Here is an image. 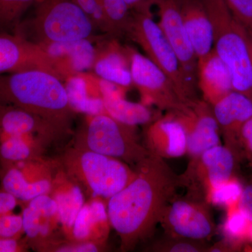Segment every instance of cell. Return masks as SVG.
Segmentation results:
<instances>
[{
    "mask_svg": "<svg viewBox=\"0 0 252 252\" xmlns=\"http://www.w3.org/2000/svg\"><path fill=\"white\" fill-rule=\"evenodd\" d=\"M177 179L161 157L153 154L137 165L135 177L109 199V223L128 250L152 233L164 216Z\"/></svg>",
    "mask_w": 252,
    "mask_h": 252,
    "instance_id": "cell-1",
    "label": "cell"
},
{
    "mask_svg": "<svg viewBox=\"0 0 252 252\" xmlns=\"http://www.w3.org/2000/svg\"><path fill=\"white\" fill-rule=\"evenodd\" d=\"M63 79L43 69L0 74V102L39 116L68 135L74 112Z\"/></svg>",
    "mask_w": 252,
    "mask_h": 252,
    "instance_id": "cell-2",
    "label": "cell"
},
{
    "mask_svg": "<svg viewBox=\"0 0 252 252\" xmlns=\"http://www.w3.org/2000/svg\"><path fill=\"white\" fill-rule=\"evenodd\" d=\"M211 21L214 49L231 74L234 91L252 99V65L248 31L232 14L225 0H200Z\"/></svg>",
    "mask_w": 252,
    "mask_h": 252,
    "instance_id": "cell-3",
    "label": "cell"
},
{
    "mask_svg": "<svg viewBox=\"0 0 252 252\" xmlns=\"http://www.w3.org/2000/svg\"><path fill=\"white\" fill-rule=\"evenodd\" d=\"M57 166L94 198L109 199L135 177L126 162L73 146L56 160Z\"/></svg>",
    "mask_w": 252,
    "mask_h": 252,
    "instance_id": "cell-4",
    "label": "cell"
},
{
    "mask_svg": "<svg viewBox=\"0 0 252 252\" xmlns=\"http://www.w3.org/2000/svg\"><path fill=\"white\" fill-rule=\"evenodd\" d=\"M33 17L20 24L15 34L29 32L38 45L94 39L97 31L72 0H36Z\"/></svg>",
    "mask_w": 252,
    "mask_h": 252,
    "instance_id": "cell-5",
    "label": "cell"
},
{
    "mask_svg": "<svg viewBox=\"0 0 252 252\" xmlns=\"http://www.w3.org/2000/svg\"><path fill=\"white\" fill-rule=\"evenodd\" d=\"M74 146L135 165L150 154L137 142L135 126L122 124L107 114L89 115Z\"/></svg>",
    "mask_w": 252,
    "mask_h": 252,
    "instance_id": "cell-6",
    "label": "cell"
},
{
    "mask_svg": "<svg viewBox=\"0 0 252 252\" xmlns=\"http://www.w3.org/2000/svg\"><path fill=\"white\" fill-rule=\"evenodd\" d=\"M146 56L173 83L186 102H192V81L184 70L171 44L152 14L132 13L127 32Z\"/></svg>",
    "mask_w": 252,
    "mask_h": 252,
    "instance_id": "cell-7",
    "label": "cell"
},
{
    "mask_svg": "<svg viewBox=\"0 0 252 252\" xmlns=\"http://www.w3.org/2000/svg\"><path fill=\"white\" fill-rule=\"evenodd\" d=\"M127 51L132 82L144 104H152L176 112L190 103L182 98L171 80L147 56L130 48Z\"/></svg>",
    "mask_w": 252,
    "mask_h": 252,
    "instance_id": "cell-8",
    "label": "cell"
},
{
    "mask_svg": "<svg viewBox=\"0 0 252 252\" xmlns=\"http://www.w3.org/2000/svg\"><path fill=\"white\" fill-rule=\"evenodd\" d=\"M56 165L44 159L17 165H3L1 173L2 189L18 201H31L36 197L49 195Z\"/></svg>",
    "mask_w": 252,
    "mask_h": 252,
    "instance_id": "cell-9",
    "label": "cell"
},
{
    "mask_svg": "<svg viewBox=\"0 0 252 252\" xmlns=\"http://www.w3.org/2000/svg\"><path fill=\"white\" fill-rule=\"evenodd\" d=\"M39 69L65 79L56 60L41 46L18 34H0V74Z\"/></svg>",
    "mask_w": 252,
    "mask_h": 252,
    "instance_id": "cell-10",
    "label": "cell"
},
{
    "mask_svg": "<svg viewBox=\"0 0 252 252\" xmlns=\"http://www.w3.org/2000/svg\"><path fill=\"white\" fill-rule=\"evenodd\" d=\"M22 217L24 234L31 248L49 252L61 240L57 233L61 224L57 204L49 195H40L28 202Z\"/></svg>",
    "mask_w": 252,
    "mask_h": 252,
    "instance_id": "cell-11",
    "label": "cell"
},
{
    "mask_svg": "<svg viewBox=\"0 0 252 252\" xmlns=\"http://www.w3.org/2000/svg\"><path fill=\"white\" fill-rule=\"evenodd\" d=\"M158 6L159 26L171 44L184 70L193 81L198 71V59L187 35L182 14L181 0H155Z\"/></svg>",
    "mask_w": 252,
    "mask_h": 252,
    "instance_id": "cell-12",
    "label": "cell"
},
{
    "mask_svg": "<svg viewBox=\"0 0 252 252\" xmlns=\"http://www.w3.org/2000/svg\"><path fill=\"white\" fill-rule=\"evenodd\" d=\"M67 135L39 116L0 102V140L9 137H34L51 144Z\"/></svg>",
    "mask_w": 252,
    "mask_h": 252,
    "instance_id": "cell-13",
    "label": "cell"
},
{
    "mask_svg": "<svg viewBox=\"0 0 252 252\" xmlns=\"http://www.w3.org/2000/svg\"><path fill=\"white\" fill-rule=\"evenodd\" d=\"M164 215L176 234L192 240H203L213 233V223L207 212L196 204L177 200L167 207Z\"/></svg>",
    "mask_w": 252,
    "mask_h": 252,
    "instance_id": "cell-14",
    "label": "cell"
},
{
    "mask_svg": "<svg viewBox=\"0 0 252 252\" xmlns=\"http://www.w3.org/2000/svg\"><path fill=\"white\" fill-rule=\"evenodd\" d=\"M49 195L57 204L61 227L67 240L78 214L85 204L84 193L79 185L56 164Z\"/></svg>",
    "mask_w": 252,
    "mask_h": 252,
    "instance_id": "cell-15",
    "label": "cell"
},
{
    "mask_svg": "<svg viewBox=\"0 0 252 252\" xmlns=\"http://www.w3.org/2000/svg\"><path fill=\"white\" fill-rule=\"evenodd\" d=\"M147 135L151 154L161 158H177L187 152V130L175 115L154 122Z\"/></svg>",
    "mask_w": 252,
    "mask_h": 252,
    "instance_id": "cell-16",
    "label": "cell"
},
{
    "mask_svg": "<svg viewBox=\"0 0 252 252\" xmlns=\"http://www.w3.org/2000/svg\"><path fill=\"white\" fill-rule=\"evenodd\" d=\"M96 76L127 89L133 85L127 48L124 49L116 41H111L101 49H96L92 68Z\"/></svg>",
    "mask_w": 252,
    "mask_h": 252,
    "instance_id": "cell-17",
    "label": "cell"
},
{
    "mask_svg": "<svg viewBox=\"0 0 252 252\" xmlns=\"http://www.w3.org/2000/svg\"><path fill=\"white\" fill-rule=\"evenodd\" d=\"M181 14L198 61L214 49L211 21L200 0H181Z\"/></svg>",
    "mask_w": 252,
    "mask_h": 252,
    "instance_id": "cell-18",
    "label": "cell"
},
{
    "mask_svg": "<svg viewBox=\"0 0 252 252\" xmlns=\"http://www.w3.org/2000/svg\"><path fill=\"white\" fill-rule=\"evenodd\" d=\"M198 74L200 90L212 105L234 91L229 69L215 49L198 60Z\"/></svg>",
    "mask_w": 252,
    "mask_h": 252,
    "instance_id": "cell-19",
    "label": "cell"
},
{
    "mask_svg": "<svg viewBox=\"0 0 252 252\" xmlns=\"http://www.w3.org/2000/svg\"><path fill=\"white\" fill-rule=\"evenodd\" d=\"M56 60L65 79L92 68L96 48L90 39L52 43L40 46Z\"/></svg>",
    "mask_w": 252,
    "mask_h": 252,
    "instance_id": "cell-20",
    "label": "cell"
},
{
    "mask_svg": "<svg viewBox=\"0 0 252 252\" xmlns=\"http://www.w3.org/2000/svg\"><path fill=\"white\" fill-rule=\"evenodd\" d=\"M107 209L102 200L94 198L84 204L78 214L68 240L104 244L109 233Z\"/></svg>",
    "mask_w": 252,
    "mask_h": 252,
    "instance_id": "cell-21",
    "label": "cell"
},
{
    "mask_svg": "<svg viewBox=\"0 0 252 252\" xmlns=\"http://www.w3.org/2000/svg\"><path fill=\"white\" fill-rule=\"evenodd\" d=\"M213 106L214 116L229 140L240 137L244 124L252 117V99L233 91Z\"/></svg>",
    "mask_w": 252,
    "mask_h": 252,
    "instance_id": "cell-22",
    "label": "cell"
},
{
    "mask_svg": "<svg viewBox=\"0 0 252 252\" xmlns=\"http://www.w3.org/2000/svg\"><path fill=\"white\" fill-rule=\"evenodd\" d=\"M50 144L34 137H9L0 140L1 166L36 161Z\"/></svg>",
    "mask_w": 252,
    "mask_h": 252,
    "instance_id": "cell-23",
    "label": "cell"
},
{
    "mask_svg": "<svg viewBox=\"0 0 252 252\" xmlns=\"http://www.w3.org/2000/svg\"><path fill=\"white\" fill-rule=\"evenodd\" d=\"M124 92L102 95L106 114L118 122L131 126L144 125L152 121V113L144 104L126 100Z\"/></svg>",
    "mask_w": 252,
    "mask_h": 252,
    "instance_id": "cell-24",
    "label": "cell"
},
{
    "mask_svg": "<svg viewBox=\"0 0 252 252\" xmlns=\"http://www.w3.org/2000/svg\"><path fill=\"white\" fill-rule=\"evenodd\" d=\"M64 84L69 105L74 112L87 115L106 114L103 99L92 95L88 89L87 81L79 74L69 76Z\"/></svg>",
    "mask_w": 252,
    "mask_h": 252,
    "instance_id": "cell-25",
    "label": "cell"
},
{
    "mask_svg": "<svg viewBox=\"0 0 252 252\" xmlns=\"http://www.w3.org/2000/svg\"><path fill=\"white\" fill-rule=\"evenodd\" d=\"M200 157L212 188L231 179L235 160L229 149L220 145L215 146L205 151Z\"/></svg>",
    "mask_w": 252,
    "mask_h": 252,
    "instance_id": "cell-26",
    "label": "cell"
},
{
    "mask_svg": "<svg viewBox=\"0 0 252 252\" xmlns=\"http://www.w3.org/2000/svg\"><path fill=\"white\" fill-rule=\"evenodd\" d=\"M36 0H0V31H14L21 23V18Z\"/></svg>",
    "mask_w": 252,
    "mask_h": 252,
    "instance_id": "cell-27",
    "label": "cell"
},
{
    "mask_svg": "<svg viewBox=\"0 0 252 252\" xmlns=\"http://www.w3.org/2000/svg\"><path fill=\"white\" fill-rule=\"evenodd\" d=\"M103 7L116 35L127 32L130 25L132 12L124 0H97Z\"/></svg>",
    "mask_w": 252,
    "mask_h": 252,
    "instance_id": "cell-28",
    "label": "cell"
},
{
    "mask_svg": "<svg viewBox=\"0 0 252 252\" xmlns=\"http://www.w3.org/2000/svg\"><path fill=\"white\" fill-rule=\"evenodd\" d=\"M94 23L97 31L116 35L105 11L97 0H72Z\"/></svg>",
    "mask_w": 252,
    "mask_h": 252,
    "instance_id": "cell-29",
    "label": "cell"
},
{
    "mask_svg": "<svg viewBox=\"0 0 252 252\" xmlns=\"http://www.w3.org/2000/svg\"><path fill=\"white\" fill-rule=\"evenodd\" d=\"M211 189L210 196L212 203L229 207L238 205L243 192V188L238 181L231 179Z\"/></svg>",
    "mask_w": 252,
    "mask_h": 252,
    "instance_id": "cell-30",
    "label": "cell"
},
{
    "mask_svg": "<svg viewBox=\"0 0 252 252\" xmlns=\"http://www.w3.org/2000/svg\"><path fill=\"white\" fill-rule=\"evenodd\" d=\"M230 208L231 210L225 222V230L232 238H240L249 233L252 223L245 214L239 210L238 205Z\"/></svg>",
    "mask_w": 252,
    "mask_h": 252,
    "instance_id": "cell-31",
    "label": "cell"
},
{
    "mask_svg": "<svg viewBox=\"0 0 252 252\" xmlns=\"http://www.w3.org/2000/svg\"><path fill=\"white\" fill-rule=\"evenodd\" d=\"M24 234L22 215H0V239L20 238Z\"/></svg>",
    "mask_w": 252,
    "mask_h": 252,
    "instance_id": "cell-32",
    "label": "cell"
},
{
    "mask_svg": "<svg viewBox=\"0 0 252 252\" xmlns=\"http://www.w3.org/2000/svg\"><path fill=\"white\" fill-rule=\"evenodd\" d=\"M234 17L249 31L252 28V0H225Z\"/></svg>",
    "mask_w": 252,
    "mask_h": 252,
    "instance_id": "cell-33",
    "label": "cell"
},
{
    "mask_svg": "<svg viewBox=\"0 0 252 252\" xmlns=\"http://www.w3.org/2000/svg\"><path fill=\"white\" fill-rule=\"evenodd\" d=\"M104 244L95 242H79L60 240L50 249L49 252H96L103 249Z\"/></svg>",
    "mask_w": 252,
    "mask_h": 252,
    "instance_id": "cell-34",
    "label": "cell"
},
{
    "mask_svg": "<svg viewBox=\"0 0 252 252\" xmlns=\"http://www.w3.org/2000/svg\"><path fill=\"white\" fill-rule=\"evenodd\" d=\"M28 244L26 239H0V252H22L28 250Z\"/></svg>",
    "mask_w": 252,
    "mask_h": 252,
    "instance_id": "cell-35",
    "label": "cell"
},
{
    "mask_svg": "<svg viewBox=\"0 0 252 252\" xmlns=\"http://www.w3.org/2000/svg\"><path fill=\"white\" fill-rule=\"evenodd\" d=\"M238 207L252 223V183L243 189Z\"/></svg>",
    "mask_w": 252,
    "mask_h": 252,
    "instance_id": "cell-36",
    "label": "cell"
},
{
    "mask_svg": "<svg viewBox=\"0 0 252 252\" xmlns=\"http://www.w3.org/2000/svg\"><path fill=\"white\" fill-rule=\"evenodd\" d=\"M18 199L4 189H0V215L11 213L18 203Z\"/></svg>",
    "mask_w": 252,
    "mask_h": 252,
    "instance_id": "cell-37",
    "label": "cell"
},
{
    "mask_svg": "<svg viewBox=\"0 0 252 252\" xmlns=\"http://www.w3.org/2000/svg\"><path fill=\"white\" fill-rule=\"evenodd\" d=\"M127 7L132 13L152 14L151 8L155 0H124Z\"/></svg>",
    "mask_w": 252,
    "mask_h": 252,
    "instance_id": "cell-38",
    "label": "cell"
},
{
    "mask_svg": "<svg viewBox=\"0 0 252 252\" xmlns=\"http://www.w3.org/2000/svg\"><path fill=\"white\" fill-rule=\"evenodd\" d=\"M240 137L245 143L249 154L252 157V117L244 124L240 131Z\"/></svg>",
    "mask_w": 252,
    "mask_h": 252,
    "instance_id": "cell-39",
    "label": "cell"
},
{
    "mask_svg": "<svg viewBox=\"0 0 252 252\" xmlns=\"http://www.w3.org/2000/svg\"><path fill=\"white\" fill-rule=\"evenodd\" d=\"M198 246L190 243H177L172 245L169 251L174 252H198Z\"/></svg>",
    "mask_w": 252,
    "mask_h": 252,
    "instance_id": "cell-40",
    "label": "cell"
},
{
    "mask_svg": "<svg viewBox=\"0 0 252 252\" xmlns=\"http://www.w3.org/2000/svg\"><path fill=\"white\" fill-rule=\"evenodd\" d=\"M248 46L252 65V33L250 31L248 32Z\"/></svg>",
    "mask_w": 252,
    "mask_h": 252,
    "instance_id": "cell-41",
    "label": "cell"
},
{
    "mask_svg": "<svg viewBox=\"0 0 252 252\" xmlns=\"http://www.w3.org/2000/svg\"><path fill=\"white\" fill-rule=\"evenodd\" d=\"M249 233H250V236L252 238V223L251 225H250V230H249Z\"/></svg>",
    "mask_w": 252,
    "mask_h": 252,
    "instance_id": "cell-42",
    "label": "cell"
},
{
    "mask_svg": "<svg viewBox=\"0 0 252 252\" xmlns=\"http://www.w3.org/2000/svg\"><path fill=\"white\" fill-rule=\"evenodd\" d=\"M250 32L252 33V28L251 31H250Z\"/></svg>",
    "mask_w": 252,
    "mask_h": 252,
    "instance_id": "cell-43",
    "label": "cell"
}]
</instances>
